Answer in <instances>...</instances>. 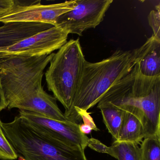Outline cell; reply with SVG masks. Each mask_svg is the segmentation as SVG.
Instances as JSON below:
<instances>
[{
  "instance_id": "obj_1",
  "label": "cell",
  "mask_w": 160,
  "mask_h": 160,
  "mask_svg": "<svg viewBox=\"0 0 160 160\" xmlns=\"http://www.w3.org/2000/svg\"><path fill=\"white\" fill-rule=\"evenodd\" d=\"M54 54L0 58V81L7 108L34 112L59 121H68L57 99L42 85L44 71Z\"/></svg>"
},
{
  "instance_id": "obj_2",
  "label": "cell",
  "mask_w": 160,
  "mask_h": 160,
  "mask_svg": "<svg viewBox=\"0 0 160 160\" xmlns=\"http://www.w3.org/2000/svg\"><path fill=\"white\" fill-rule=\"evenodd\" d=\"M98 104L135 109L141 117L144 138H160V75H143L135 64Z\"/></svg>"
},
{
  "instance_id": "obj_3",
  "label": "cell",
  "mask_w": 160,
  "mask_h": 160,
  "mask_svg": "<svg viewBox=\"0 0 160 160\" xmlns=\"http://www.w3.org/2000/svg\"><path fill=\"white\" fill-rule=\"evenodd\" d=\"M135 65L133 50H118L96 62L85 61L79 84L68 114L77 108L88 111L98 103L108 90Z\"/></svg>"
},
{
  "instance_id": "obj_4",
  "label": "cell",
  "mask_w": 160,
  "mask_h": 160,
  "mask_svg": "<svg viewBox=\"0 0 160 160\" xmlns=\"http://www.w3.org/2000/svg\"><path fill=\"white\" fill-rule=\"evenodd\" d=\"M5 136L24 160H88L85 150L44 137L26 124L19 115L2 123Z\"/></svg>"
},
{
  "instance_id": "obj_5",
  "label": "cell",
  "mask_w": 160,
  "mask_h": 160,
  "mask_svg": "<svg viewBox=\"0 0 160 160\" xmlns=\"http://www.w3.org/2000/svg\"><path fill=\"white\" fill-rule=\"evenodd\" d=\"M86 60L79 39H71L54 53L45 72L48 88L65 112L72 104Z\"/></svg>"
},
{
  "instance_id": "obj_6",
  "label": "cell",
  "mask_w": 160,
  "mask_h": 160,
  "mask_svg": "<svg viewBox=\"0 0 160 160\" xmlns=\"http://www.w3.org/2000/svg\"><path fill=\"white\" fill-rule=\"evenodd\" d=\"M23 121L34 131L46 138L78 146L85 150L89 138L79 130V124L67 121H59L30 111L19 110Z\"/></svg>"
},
{
  "instance_id": "obj_7",
  "label": "cell",
  "mask_w": 160,
  "mask_h": 160,
  "mask_svg": "<svg viewBox=\"0 0 160 160\" xmlns=\"http://www.w3.org/2000/svg\"><path fill=\"white\" fill-rule=\"evenodd\" d=\"M112 2V0H76L75 7L60 16L55 26L69 34L81 36L85 31L95 28L103 20Z\"/></svg>"
},
{
  "instance_id": "obj_8",
  "label": "cell",
  "mask_w": 160,
  "mask_h": 160,
  "mask_svg": "<svg viewBox=\"0 0 160 160\" xmlns=\"http://www.w3.org/2000/svg\"><path fill=\"white\" fill-rule=\"evenodd\" d=\"M76 5V0L48 5L41 4V1L29 4L15 1L14 6L12 9L0 15V23L32 22L55 26L58 18L73 10Z\"/></svg>"
},
{
  "instance_id": "obj_9",
  "label": "cell",
  "mask_w": 160,
  "mask_h": 160,
  "mask_svg": "<svg viewBox=\"0 0 160 160\" xmlns=\"http://www.w3.org/2000/svg\"><path fill=\"white\" fill-rule=\"evenodd\" d=\"M69 34L62 28L53 26L12 46L0 48V58L49 55L67 42Z\"/></svg>"
},
{
  "instance_id": "obj_10",
  "label": "cell",
  "mask_w": 160,
  "mask_h": 160,
  "mask_svg": "<svg viewBox=\"0 0 160 160\" xmlns=\"http://www.w3.org/2000/svg\"><path fill=\"white\" fill-rule=\"evenodd\" d=\"M53 27L44 23L12 22L0 27V48L12 46Z\"/></svg>"
},
{
  "instance_id": "obj_11",
  "label": "cell",
  "mask_w": 160,
  "mask_h": 160,
  "mask_svg": "<svg viewBox=\"0 0 160 160\" xmlns=\"http://www.w3.org/2000/svg\"><path fill=\"white\" fill-rule=\"evenodd\" d=\"M135 64L143 75H160V40L153 35L140 47L133 49Z\"/></svg>"
},
{
  "instance_id": "obj_12",
  "label": "cell",
  "mask_w": 160,
  "mask_h": 160,
  "mask_svg": "<svg viewBox=\"0 0 160 160\" xmlns=\"http://www.w3.org/2000/svg\"><path fill=\"white\" fill-rule=\"evenodd\" d=\"M122 109L124 111L123 118L118 140L115 141L131 142L138 145L145 138L144 126L140 115L138 111L134 109Z\"/></svg>"
},
{
  "instance_id": "obj_13",
  "label": "cell",
  "mask_w": 160,
  "mask_h": 160,
  "mask_svg": "<svg viewBox=\"0 0 160 160\" xmlns=\"http://www.w3.org/2000/svg\"><path fill=\"white\" fill-rule=\"evenodd\" d=\"M97 104V108L101 109L103 120L107 129L116 141L118 140L124 111L111 105Z\"/></svg>"
},
{
  "instance_id": "obj_14",
  "label": "cell",
  "mask_w": 160,
  "mask_h": 160,
  "mask_svg": "<svg viewBox=\"0 0 160 160\" xmlns=\"http://www.w3.org/2000/svg\"><path fill=\"white\" fill-rule=\"evenodd\" d=\"M111 147L118 160H141L140 148L135 143L114 141Z\"/></svg>"
},
{
  "instance_id": "obj_15",
  "label": "cell",
  "mask_w": 160,
  "mask_h": 160,
  "mask_svg": "<svg viewBox=\"0 0 160 160\" xmlns=\"http://www.w3.org/2000/svg\"><path fill=\"white\" fill-rule=\"evenodd\" d=\"M140 160H160V138H144L140 145Z\"/></svg>"
},
{
  "instance_id": "obj_16",
  "label": "cell",
  "mask_w": 160,
  "mask_h": 160,
  "mask_svg": "<svg viewBox=\"0 0 160 160\" xmlns=\"http://www.w3.org/2000/svg\"><path fill=\"white\" fill-rule=\"evenodd\" d=\"M2 122L0 118V159L16 160L17 159L18 155L5 136L2 128Z\"/></svg>"
},
{
  "instance_id": "obj_17",
  "label": "cell",
  "mask_w": 160,
  "mask_h": 160,
  "mask_svg": "<svg viewBox=\"0 0 160 160\" xmlns=\"http://www.w3.org/2000/svg\"><path fill=\"white\" fill-rule=\"evenodd\" d=\"M148 21L153 31L152 35L160 40V4L155 6V10L151 11L148 16Z\"/></svg>"
},
{
  "instance_id": "obj_18",
  "label": "cell",
  "mask_w": 160,
  "mask_h": 160,
  "mask_svg": "<svg viewBox=\"0 0 160 160\" xmlns=\"http://www.w3.org/2000/svg\"><path fill=\"white\" fill-rule=\"evenodd\" d=\"M88 146L92 149L94 150L97 152L107 153L113 157L114 152L112 147H108L99 141L98 139L94 138H89L88 141Z\"/></svg>"
},
{
  "instance_id": "obj_19",
  "label": "cell",
  "mask_w": 160,
  "mask_h": 160,
  "mask_svg": "<svg viewBox=\"0 0 160 160\" xmlns=\"http://www.w3.org/2000/svg\"><path fill=\"white\" fill-rule=\"evenodd\" d=\"M14 5V0H0V15L12 9Z\"/></svg>"
},
{
  "instance_id": "obj_20",
  "label": "cell",
  "mask_w": 160,
  "mask_h": 160,
  "mask_svg": "<svg viewBox=\"0 0 160 160\" xmlns=\"http://www.w3.org/2000/svg\"><path fill=\"white\" fill-rule=\"evenodd\" d=\"M6 108H7V103L5 100L2 86L0 81V112H1L3 109Z\"/></svg>"
},
{
  "instance_id": "obj_21",
  "label": "cell",
  "mask_w": 160,
  "mask_h": 160,
  "mask_svg": "<svg viewBox=\"0 0 160 160\" xmlns=\"http://www.w3.org/2000/svg\"><path fill=\"white\" fill-rule=\"evenodd\" d=\"M79 130L82 133L85 135L90 133L92 130L91 127L88 125H85L84 123L79 124Z\"/></svg>"
}]
</instances>
